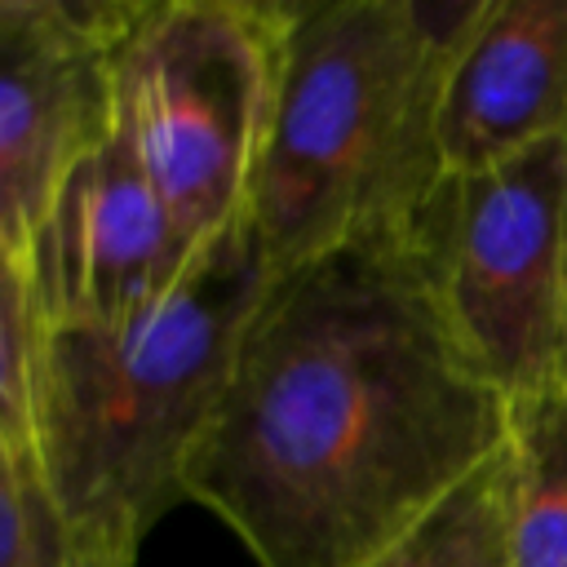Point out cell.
I'll return each mask as SVG.
<instances>
[{"label":"cell","instance_id":"6da1fadb","mask_svg":"<svg viewBox=\"0 0 567 567\" xmlns=\"http://www.w3.org/2000/svg\"><path fill=\"white\" fill-rule=\"evenodd\" d=\"M509 439L505 394L461 350L412 230L270 270L186 501L257 567H368Z\"/></svg>","mask_w":567,"mask_h":567},{"label":"cell","instance_id":"7a4b0ae2","mask_svg":"<svg viewBox=\"0 0 567 567\" xmlns=\"http://www.w3.org/2000/svg\"><path fill=\"white\" fill-rule=\"evenodd\" d=\"M266 284L261 244L235 221L164 301L40 332L31 461L93 567H133L151 523L186 501L190 456Z\"/></svg>","mask_w":567,"mask_h":567},{"label":"cell","instance_id":"3957f363","mask_svg":"<svg viewBox=\"0 0 567 567\" xmlns=\"http://www.w3.org/2000/svg\"><path fill=\"white\" fill-rule=\"evenodd\" d=\"M483 0H292L248 230L270 270L412 230L439 182L443 93Z\"/></svg>","mask_w":567,"mask_h":567},{"label":"cell","instance_id":"277c9868","mask_svg":"<svg viewBox=\"0 0 567 567\" xmlns=\"http://www.w3.org/2000/svg\"><path fill=\"white\" fill-rule=\"evenodd\" d=\"M292 0H137L111 53L115 133L208 244L248 213Z\"/></svg>","mask_w":567,"mask_h":567},{"label":"cell","instance_id":"5b68a950","mask_svg":"<svg viewBox=\"0 0 567 567\" xmlns=\"http://www.w3.org/2000/svg\"><path fill=\"white\" fill-rule=\"evenodd\" d=\"M412 239L461 350L505 403L567 381V137L447 173Z\"/></svg>","mask_w":567,"mask_h":567},{"label":"cell","instance_id":"8992f818","mask_svg":"<svg viewBox=\"0 0 567 567\" xmlns=\"http://www.w3.org/2000/svg\"><path fill=\"white\" fill-rule=\"evenodd\" d=\"M137 0H0V239L27 252L62 177L111 137V53Z\"/></svg>","mask_w":567,"mask_h":567},{"label":"cell","instance_id":"52a82bcc","mask_svg":"<svg viewBox=\"0 0 567 567\" xmlns=\"http://www.w3.org/2000/svg\"><path fill=\"white\" fill-rule=\"evenodd\" d=\"M208 244L177 226L133 151L111 128V137L62 177L22 252L40 328L137 315L164 301Z\"/></svg>","mask_w":567,"mask_h":567},{"label":"cell","instance_id":"ba28073f","mask_svg":"<svg viewBox=\"0 0 567 567\" xmlns=\"http://www.w3.org/2000/svg\"><path fill=\"white\" fill-rule=\"evenodd\" d=\"M567 137V0H483L443 93L447 173Z\"/></svg>","mask_w":567,"mask_h":567},{"label":"cell","instance_id":"9c48e42d","mask_svg":"<svg viewBox=\"0 0 567 567\" xmlns=\"http://www.w3.org/2000/svg\"><path fill=\"white\" fill-rule=\"evenodd\" d=\"M509 567H567V381L509 403Z\"/></svg>","mask_w":567,"mask_h":567},{"label":"cell","instance_id":"30bf717a","mask_svg":"<svg viewBox=\"0 0 567 567\" xmlns=\"http://www.w3.org/2000/svg\"><path fill=\"white\" fill-rule=\"evenodd\" d=\"M368 567H509V456L505 447L425 509Z\"/></svg>","mask_w":567,"mask_h":567},{"label":"cell","instance_id":"8fae6325","mask_svg":"<svg viewBox=\"0 0 567 567\" xmlns=\"http://www.w3.org/2000/svg\"><path fill=\"white\" fill-rule=\"evenodd\" d=\"M40 332L27 257L0 239V452H31V377Z\"/></svg>","mask_w":567,"mask_h":567},{"label":"cell","instance_id":"7c38bea8","mask_svg":"<svg viewBox=\"0 0 567 567\" xmlns=\"http://www.w3.org/2000/svg\"><path fill=\"white\" fill-rule=\"evenodd\" d=\"M0 567H93L58 518L31 452H0Z\"/></svg>","mask_w":567,"mask_h":567}]
</instances>
